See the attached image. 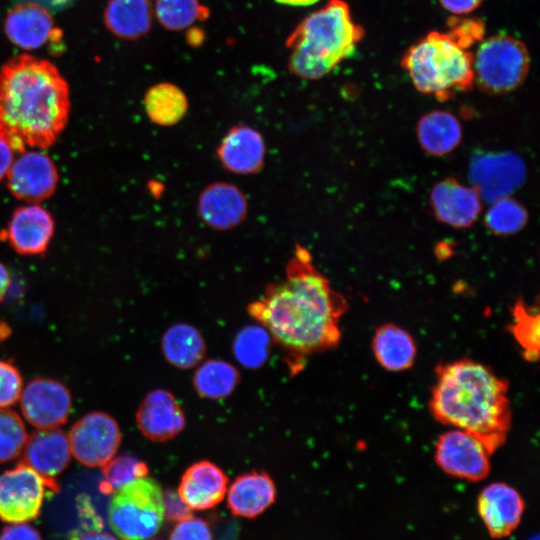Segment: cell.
I'll use <instances>...</instances> for the list:
<instances>
[{
    "label": "cell",
    "mask_w": 540,
    "mask_h": 540,
    "mask_svg": "<svg viewBox=\"0 0 540 540\" xmlns=\"http://www.w3.org/2000/svg\"><path fill=\"white\" fill-rule=\"evenodd\" d=\"M526 220L525 209L515 200L505 197L495 200L485 218L487 227L497 234L517 232Z\"/></svg>",
    "instance_id": "34"
},
{
    "label": "cell",
    "mask_w": 540,
    "mask_h": 540,
    "mask_svg": "<svg viewBox=\"0 0 540 540\" xmlns=\"http://www.w3.org/2000/svg\"><path fill=\"white\" fill-rule=\"evenodd\" d=\"M163 519V492L152 478L135 479L115 491L111 498L108 521L121 540L151 538L159 531Z\"/></svg>",
    "instance_id": "6"
},
{
    "label": "cell",
    "mask_w": 540,
    "mask_h": 540,
    "mask_svg": "<svg viewBox=\"0 0 540 540\" xmlns=\"http://www.w3.org/2000/svg\"><path fill=\"white\" fill-rule=\"evenodd\" d=\"M530 67L527 47L508 35L484 40L473 55L474 83L484 92L502 94L520 86Z\"/></svg>",
    "instance_id": "7"
},
{
    "label": "cell",
    "mask_w": 540,
    "mask_h": 540,
    "mask_svg": "<svg viewBox=\"0 0 540 540\" xmlns=\"http://www.w3.org/2000/svg\"><path fill=\"white\" fill-rule=\"evenodd\" d=\"M430 202L435 216L441 222L457 228L472 225L481 211L478 190L452 178L433 187Z\"/></svg>",
    "instance_id": "19"
},
{
    "label": "cell",
    "mask_w": 540,
    "mask_h": 540,
    "mask_svg": "<svg viewBox=\"0 0 540 540\" xmlns=\"http://www.w3.org/2000/svg\"><path fill=\"white\" fill-rule=\"evenodd\" d=\"M11 284V276L6 266L0 262V302L5 298Z\"/></svg>",
    "instance_id": "43"
},
{
    "label": "cell",
    "mask_w": 540,
    "mask_h": 540,
    "mask_svg": "<svg viewBox=\"0 0 540 540\" xmlns=\"http://www.w3.org/2000/svg\"><path fill=\"white\" fill-rule=\"evenodd\" d=\"M169 540H213V537L206 521L191 516L175 525Z\"/></svg>",
    "instance_id": "36"
},
{
    "label": "cell",
    "mask_w": 540,
    "mask_h": 540,
    "mask_svg": "<svg viewBox=\"0 0 540 540\" xmlns=\"http://www.w3.org/2000/svg\"><path fill=\"white\" fill-rule=\"evenodd\" d=\"M0 540H42L39 532L26 522L10 523L0 533Z\"/></svg>",
    "instance_id": "39"
},
{
    "label": "cell",
    "mask_w": 540,
    "mask_h": 540,
    "mask_svg": "<svg viewBox=\"0 0 540 540\" xmlns=\"http://www.w3.org/2000/svg\"><path fill=\"white\" fill-rule=\"evenodd\" d=\"M55 222L39 204H27L14 210L0 240L20 255H43L52 240Z\"/></svg>",
    "instance_id": "13"
},
{
    "label": "cell",
    "mask_w": 540,
    "mask_h": 540,
    "mask_svg": "<svg viewBox=\"0 0 540 540\" xmlns=\"http://www.w3.org/2000/svg\"><path fill=\"white\" fill-rule=\"evenodd\" d=\"M343 0H329L305 17L286 38L288 70L305 80H319L351 56L364 37Z\"/></svg>",
    "instance_id": "4"
},
{
    "label": "cell",
    "mask_w": 540,
    "mask_h": 540,
    "mask_svg": "<svg viewBox=\"0 0 540 540\" xmlns=\"http://www.w3.org/2000/svg\"><path fill=\"white\" fill-rule=\"evenodd\" d=\"M152 17L150 0H109L104 11L108 30L126 40L147 34L152 26Z\"/></svg>",
    "instance_id": "24"
},
{
    "label": "cell",
    "mask_w": 540,
    "mask_h": 540,
    "mask_svg": "<svg viewBox=\"0 0 540 540\" xmlns=\"http://www.w3.org/2000/svg\"><path fill=\"white\" fill-rule=\"evenodd\" d=\"M417 134L421 146L434 155L451 152L461 140L458 119L447 111L436 110L425 114L419 121Z\"/></svg>",
    "instance_id": "27"
},
{
    "label": "cell",
    "mask_w": 540,
    "mask_h": 540,
    "mask_svg": "<svg viewBox=\"0 0 540 540\" xmlns=\"http://www.w3.org/2000/svg\"><path fill=\"white\" fill-rule=\"evenodd\" d=\"M478 512L493 538L510 535L519 525L524 501L519 492L503 482L487 485L477 500Z\"/></svg>",
    "instance_id": "17"
},
{
    "label": "cell",
    "mask_w": 540,
    "mask_h": 540,
    "mask_svg": "<svg viewBox=\"0 0 540 540\" xmlns=\"http://www.w3.org/2000/svg\"><path fill=\"white\" fill-rule=\"evenodd\" d=\"M6 179L7 187L15 198L38 204L54 194L59 174L54 161L47 154L25 150L14 159Z\"/></svg>",
    "instance_id": "12"
},
{
    "label": "cell",
    "mask_w": 540,
    "mask_h": 540,
    "mask_svg": "<svg viewBox=\"0 0 540 540\" xmlns=\"http://www.w3.org/2000/svg\"><path fill=\"white\" fill-rule=\"evenodd\" d=\"M23 418L36 429L58 428L72 410V396L60 381L37 377L29 381L19 398Z\"/></svg>",
    "instance_id": "11"
},
{
    "label": "cell",
    "mask_w": 540,
    "mask_h": 540,
    "mask_svg": "<svg viewBox=\"0 0 540 540\" xmlns=\"http://www.w3.org/2000/svg\"><path fill=\"white\" fill-rule=\"evenodd\" d=\"M452 19L449 34L464 48L468 49L478 39L482 38L484 32L483 23L476 19Z\"/></svg>",
    "instance_id": "37"
},
{
    "label": "cell",
    "mask_w": 540,
    "mask_h": 540,
    "mask_svg": "<svg viewBox=\"0 0 540 540\" xmlns=\"http://www.w3.org/2000/svg\"><path fill=\"white\" fill-rule=\"evenodd\" d=\"M140 432L150 441L166 442L179 435L185 425L177 398L165 389H155L143 398L136 412Z\"/></svg>",
    "instance_id": "15"
},
{
    "label": "cell",
    "mask_w": 540,
    "mask_h": 540,
    "mask_svg": "<svg viewBox=\"0 0 540 540\" xmlns=\"http://www.w3.org/2000/svg\"><path fill=\"white\" fill-rule=\"evenodd\" d=\"M221 166L234 174L258 173L265 162L266 144L255 128L238 124L231 127L216 148Z\"/></svg>",
    "instance_id": "16"
},
{
    "label": "cell",
    "mask_w": 540,
    "mask_h": 540,
    "mask_svg": "<svg viewBox=\"0 0 540 540\" xmlns=\"http://www.w3.org/2000/svg\"><path fill=\"white\" fill-rule=\"evenodd\" d=\"M23 387V378L17 367L0 360V408H9L18 402Z\"/></svg>",
    "instance_id": "35"
},
{
    "label": "cell",
    "mask_w": 540,
    "mask_h": 540,
    "mask_svg": "<svg viewBox=\"0 0 540 540\" xmlns=\"http://www.w3.org/2000/svg\"><path fill=\"white\" fill-rule=\"evenodd\" d=\"M483 0H439L447 11L456 14H468L477 9Z\"/></svg>",
    "instance_id": "40"
},
{
    "label": "cell",
    "mask_w": 540,
    "mask_h": 540,
    "mask_svg": "<svg viewBox=\"0 0 540 540\" xmlns=\"http://www.w3.org/2000/svg\"><path fill=\"white\" fill-rule=\"evenodd\" d=\"M161 348L166 361L179 369L196 367L206 352L202 334L187 323L170 326L162 336Z\"/></svg>",
    "instance_id": "25"
},
{
    "label": "cell",
    "mask_w": 540,
    "mask_h": 540,
    "mask_svg": "<svg viewBox=\"0 0 540 540\" xmlns=\"http://www.w3.org/2000/svg\"><path fill=\"white\" fill-rule=\"evenodd\" d=\"M69 443L72 457L87 467H102L112 459L121 443V430L109 414L93 411L71 427Z\"/></svg>",
    "instance_id": "9"
},
{
    "label": "cell",
    "mask_w": 540,
    "mask_h": 540,
    "mask_svg": "<svg viewBox=\"0 0 540 540\" xmlns=\"http://www.w3.org/2000/svg\"><path fill=\"white\" fill-rule=\"evenodd\" d=\"M143 103L150 121L161 127H171L179 123L189 108L184 91L170 82H160L149 87Z\"/></svg>",
    "instance_id": "26"
},
{
    "label": "cell",
    "mask_w": 540,
    "mask_h": 540,
    "mask_svg": "<svg viewBox=\"0 0 540 540\" xmlns=\"http://www.w3.org/2000/svg\"><path fill=\"white\" fill-rule=\"evenodd\" d=\"M436 464L447 474L467 481H480L490 472L491 454L475 436L451 429L437 439Z\"/></svg>",
    "instance_id": "10"
},
{
    "label": "cell",
    "mask_w": 540,
    "mask_h": 540,
    "mask_svg": "<svg viewBox=\"0 0 540 540\" xmlns=\"http://www.w3.org/2000/svg\"><path fill=\"white\" fill-rule=\"evenodd\" d=\"M529 540H539L538 536L532 537Z\"/></svg>",
    "instance_id": "46"
},
{
    "label": "cell",
    "mask_w": 540,
    "mask_h": 540,
    "mask_svg": "<svg viewBox=\"0 0 540 540\" xmlns=\"http://www.w3.org/2000/svg\"><path fill=\"white\" fill-rule=\"evenodd\" d=\"M155 14L167 30L180 31L209 16V9L199 0H156Z\"/></svg>",
    "instance_id": "30"
},
{
    "label": "cell",
    "mask_w": 540,
    "mask_h": 540,
    "mask_svg": "<svg viewBox=\"0 0 540 540\" xmlns=\"http://www.w3.org/2000/svg\"><path fill=\"white\" fill-rule=\"evenodd\" d=\"M270 335L259 326H248L235 337L233 353L237 361L246 368L261 367L269 356Z\"/></svg>",
    "instance_id": "31"
},
{
    "label": "cell",
    "mask_w": 540,
    "mask_h": 540,
    "mask_svg": "<svg viewBox=\"0 0 540 540\" xmlns=\"http://www.w3.org/2000/svg\"><path fill=\"white\" fill-rule=\"evenodd\" d=\"M348 301L313 264L310 251L296 243L284 278L270 283L248 305L249 315L294 359L336 347Z\"/></svg>",
    "instance_id": "1"
},
{
    "label": "cell",
    "mask_w": 540,
    "mask_h": 540,
    "mask_svg": "<svg viewBox=\"0 0 540 540\" xmlns=\"http://www.w3.org/2000/svg\"><path fill=\"white\" fill-rule=\"evenodd\" d=\"M22 453L24 463L48 479L61 474L72 458L68 434L59 427L28 435Z\"/></svg>",
    "instance_id": "20"
},
{
    "label": "cell",
    "mask_w": 540,
    "mask_h": 540,
    "mask_svg": "<svg viewBox=\"0 0 540 540\" xmlns=\"http://www.w3.org/2000/svg\"><path fill=\"white\" fill-rule=\"evenodd\" d=\"M240 381L238 369L222 359H208L197 365L193 386L199 396L211 400L228 397Z\"/></svg>",
    "instance_id": "28"
},
{
    "label": "cell",
    "mask_w": 540,
    "mask_h": 540,
    "mask_svg": "<svg viewBox=\"0 0 540 540\" xmlns=\"http://www.w3.org/2000/svg\"><path fill=\"white\" fill-rule=\"evenodd\" d=\"M69 86L49 61L24 54L0 69V137L14 152L52 146L70 114Z\"/></svg>",
    "instance_id": "2"
},
{
    "label": "cell",
    "mask_w": 540,
    "mask_h": 540,
    "mask_svg": "<svg viewBox=\"0 0 540 540\" xmlns=\"http://www.w3.org/2000/svg\"><path fill=\"white\" fill-rule=\"evenodd\" d=\"M401 66L418 91L442 101L474 85L473 54L449 33H428L405 52Z\"/></svg>",
    "instance_id": "5"
},
{
    "label": "cell",
    "mask_w": 540,
    "mask_h": 540,
    "mask_svg": "<svg viewBox=\"0 0 540 540\" xmlns=\"http://www.w3.org/2000/svg\"><path fill=\"white\" fill-rule=\"evenodd\" d=\"M276 498V486L265 472L252 471L238 476L227 494L232 514L252 519L269 508Z\"/></svg>",
    "instance_id": "22"
},
{
    "label": "cell",
    "mask_w": 540,
    "mask_h": 540,
    "mask_svg": "<svg viewBox=\"0 0 540 540\" xmlns=\"http://www.w3.org/2000/svg\"><path fill=\"white\" fill-rule=\"evenodd\" d=\"M44 3L57 7L68 3L70 0H42Z\"/></svg>",
    "instance_id": "45"
},
{
    "label": "cell",
    "mask_w": 540,
    "mask_h": 540,
    "mask_svg": "<svg viewBox=\"0 0 540 540\" xmlns=\"http://www.w3.org/2000/svg\"><path fill=\"white\" fill-rule=\"evenodd\" d=\"M69 540H118L111 534L102 531L101 529H85L81 531H73Z\"/></svg>",
    "instance_id": "42"
},
{
    "label": "cell",
    "mask_w": 540,
    "mask_h": 540,
    "mask_svg": "<svg viewBox=\"0 0 540 540\" xmlns=\"http://www.w3.org/2000/svg\"><path fill=\"white\" fill-rule=\"evenodd\" d=\"M57 490L48 479L24 462L0 474V519L7 523L31 521L40 514L47 491Z\"/></svg>",
    "instance_id": "8"
},
{
    "label": "cell",
    "mask_w": 540,
    "mask_h": 540,
    "mask_svg": "<svg viewBox=\"0 0 540 540\" xmlns=\"http://www.w3.org/2000/svg\"><path fill=\"white\" fill-rule=\"evenodd\" d=\"M248 200L235 184L215 181L201 191L197 200V212L208 227L227 231L242 224L248 214Z\"/></svg>",
    "instance_id": "14"
},
{
    "label": "cell",
    "mask_w": 540,
    "mask_h": 540,
    "mask_svg": "<svg viewBox=\"0 0 540 540\" xmlns=\"http://www.w3.org/2000/svg\"><path fill=\"white\" fill-rule=\"evenodd\" d=\"M4 29L12 43L27 50L37 49L59 34L50 13L34 2L12 8L6 16Z\"/></svg>",
    "instance_id": "21"
},
{
    "label": "cell",
    "mask_w": 540,
    "mask_h": 540,
    "mask_svg": "<svg viewBox=\"0 0 540 540\" xmlns=\"http://www.w3.org/2000/svg\"><path fill=\"white\" fill-rule=\"evenodd\" d=\"M28 434L23 418L8 408H0V463L18 457Z\"/></svg>",
    "instance_id": "33"
},
{
    "label": "cell",
    "mask_w": 540,
    "mask_h": 540,
    "mask_svg": "<svg viewBox=\"0 0 540 540\" xmlns=\"http://www.w3.org/2000/svg\"><path fill=\"white\" fill-rule=\"evenodd\" d=\"M14 151L11 146L0 137V181L6 178L14 161Z\"/></svg>",
    "instance_id": "41"
},
{
    "label": "cell",
    "mask_w": 540,
    "mask_h": 540,
    "mask_svg": "<svg viewBox=\"0 0 540 540\" xmlns=\"http://www.w3.org/2000/svg\"><path fill=\"white\" fill-rule=\"evenodd\" d=\"M227 484L228 477L219 466L201 460L185 470L177 493L191 510H206L223 500Z\"/></svg>",
    "instance_id": "18"
},
{
    "label": "cell",
    "mask_w": 540,
    "mask_h": 540,
    "mask_svg": "<svg viewBox=\"0 0 540 540\" xmlns=\"http://www.w3.org/2000/svg\"><path fill=\"white\" fill-rule=\"evenodd\" d=\"M146 540H161V539H159V538H153V539L148 538V539H146Z\"/></svg>",
    "instance_id": "47"
},
{
    "label": "cell",
    "mask_w": 540,
    "mask_h": 540,
    "mask_svg": "<svg viewBox=\"0 0 540 540\" xmlns=\"http://www.w3.org/2000/svg\"><path fill=\"white\" fill-rule=\"evenodd\" d=\"M148 467L140 459L132 455H115L102 466L103 481L100 491L111 494L127 483L147 476Z\"/></svg>",
    "instance_id": "32"
},
{
    "label": "cell",
    "mask_w": 540,
    "mask_h": 540,
    "mask_svg": "<svg viewBox=\"0 0 540 540\" xmlns=\"http://www.w3.org/2000/svg\"><path fill=\"white\" fill-rule=\"evenodd\" d=\"M539 311L523 301H517L512 308L510 332L528 361L539 357Z\"/></svg>",
    "instance_id": "29"
},
{
    "label": "cell",
    "mask_w": 540,
    "mask_h": 540,
    "mask_svg": "<svg viewBox=\"0 0 540 540\" xmlns=\"http://www.w3.org/2000/svg\"><path fill=\"white\" fill-rule=\"evenodd\" d=\"M372 351L382 368L394 372L411 368L417 352L410 333L392 323L381 325L375 330Z\"/></svg>",
    "instance_id": "23"
},
{
    "label": "cell",
    "mask_w": 540,
    "mask_h": 540,
    "mask_svg": "<svg viewBox=\"0 0 540 540\" xmlns=\"http://www.w3.org/2000/svg\"><path fill=\"white\" fill-rule=\"evenodd\" d=\"M508 382L487 366L459 359L436 367L429 400L434 418L478 438L492 455L511 426Z\"/></svg>",
    "instance_id": "3"
},
{
    "label": "cell",
    "mask_w": 540,
    "mask_h": 540,
    "mask_svg": "<svg viewBox=\"0 0 540 540\" xmlns=\"http://www.w3.org/2000/svg\"><path fill=\"white\" fill-rule=\"evenodd\" d=\"M164 517L169 521H182L192 516L191 509L174 491L163 492Z\"/></svg>",
    "instance_id": "38"
},
{
    "label": "cell",
    "mask_w": 540,
    "mask_h": 540,
    "mask_svg": "<svg viewBox=\"0 0 540 540\" xmlns=\"http://www.w3.org/2000/svg\"><path fill=\"white\" fill-rule=\"evenodd\" d=\"M319 0H275V2L282 4V5H288V6H309L313 5Z\"/></svg>",
    "instance_id": "44"
}]
</instances>
